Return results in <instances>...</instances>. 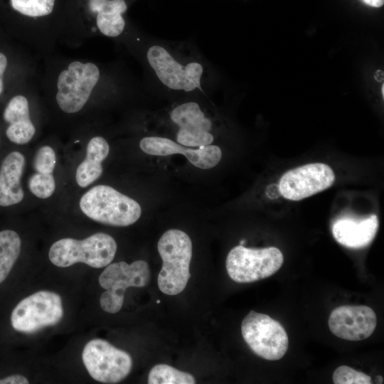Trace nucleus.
<instances>
[{
  "label": "nucleus",
  "instance_id": "obj_4",
  "mask_svg": "<svg viewBox=\"0 0 384 384\" xmlns=\"http://www.w3.org/2000/svg\"><path fill=\"white\" fill-rule=\"evenodd\" d=\"M117 249V242L111 235L97 233L81 240L63 238L55 242L49 250L48 257L53 265L60 267L82 262L94 268H102L111 263Z\"/></svg>",
  "mask_w": 384,
  "mask_h": 384
},
{
  "label": "nucleus",
  "instance_id": "obj_16",
  "mask_svg": "<svg viewBox=\"0 0 384 384\" xmlns=\"http://www.w3.org/2000/svg\"><path fill=\"white\" fill-rule=\"evenodd\" d=\"M26 165L24 156L18 151L9 153L0 168V206L20 203L24 197L21 178Z\"/></svg>",
  "mask_w": 384,
  "mask_h": 384
},
{
  "label": "nucleus",
  "instance_id": "obj_2",
  "mask_svg": "<svg viewBox=\"0 0 384 384\" xmlns=\"http://www.w3.org/2000/svg\"><path fill=\"white\" fill-rule=\"evenodd\" d=\"M80 208L90 219L118 227L134 224L142 214L138 202L107 185L87 191L80 200Z\"/></svg>",
  "mask_w": 384,
  "mask_h": 384
},
{
  "label": "nucleus",
  "instance_id": "obj_28",
  "mask_svg": "<svg viewBox=\"0 0 384 384\" xmlns=\"http://www.w3.org/2000/svg\"><path fill=\"white\" fill-rule=\"evenodd\" d=\"M366 4L373 7H381L384 4V0H362Z\"/></svg>",
  "mask_w": 384,
  "mask_h": 384
},
{
  "label": "nucleus",
  "instance_id": "obj_24",
  "mask_svg": "<svg viewBox=\"0 0 384 384\" xmlns=\"http://www.w3.org/2000/svg\"><path fill=\"white\" fill-rule=\"evenodd\" d=\"M335 384H371V378L347 366L338 367L333 373Z\"/></svg>",
  "mask_w": 384,
  "mask_h": 384
},
{
  "label": "nucleus",
  "instance_id": "obj_25",
  "mask_svg": "<svg viewBox=\"0 0 384 384\" xmlns=\"http://www.w3.org/2000/svg\"><path fill=\"white\" fill-rule=\"evenodd\" d=\"M56 162L55 153L49 146L41 147L36 152L33 159V167L36 172L53 174Z\"/></svg>",
  "mask_w": 384,
  "mask_h": 384
},
{
  "label": "nucleus",
  "instance_id": "obj_17",
  "mask_svg": "<svg viewBox=\"0 0 384 384\" xmlns=\"http://www.w3.org/2000/svg\"><path fill=\"white\" fill-rule=\"evenodd\" d=\"M3 118L9 124L6 135L11 142L25 144L31 140L36 128L30 119L28 102L24 96L16 95L10 100Z\"/></svg>",
  "mask_w": 384,
  "mask_h": 384
},
{
  "label": "nucleus",
  "instance_id": "obj_13",
  "mask_svg": "<svg viewBox=\"0 0 384 384\" xmlns=\"http://www.w3.org/2000/svg\"><path fill=\"white\" fill-rule=\"evenodd\" d=\"M329 327L336 336L347 341H361L373 333L377 324L375 311L364 305H345L334 309Z\"/></svg>",
  "mask_w": 384,
  "mask_h": 384
},
{
  "label": "nucleus",
  "instance_id": "obj_15",
  "mask_svg": "<svg viewBox=\"0 0 384 384\" xmlns=\"http://www.w3.org/2000/svg\"><path fill=\"white\" fill-rule=\"evenodd\" d=\"M378 228V218L375 214L366 218H356L343 216L332 225V234L341 245L349 248H362L374 239Z\"/></svg>",
  "mask_w": 384,
  "mask_h": 384
},
{
  "label": "nucleus",
  "instance_id": "obj_8",
  "mask_svg": "<svg viewBox=\"0 0 384 384\" xmlns=\"http://www.w3.org/2000/svg\"><path fill=\"white\" fill-rule=\"evenodd\" d=\"M63 316V307L59 294L39 291L22 299L11 316L12 327L17 331L31 334L57 324Z\"/></svg>",
  "mask_w": 384,
  "mask_h": 384
},
{
  "label": "nucleus",
  "instance_id": "obj_21",
  "mask_svg": "<svg viewBox=\"0 0 384 384\" xmlns=\"http://www.w3.org/2000/svg\"><path fill=\"white\" fill-rule=\"evenodd\" d=\"M149 384H194V377L166 364H157L149 371Z\"/></svg>",
  "mask_w": 384,
  "mask_h": 384
},
{
  "label": "nucleus",
  "instance_id": "obj_12",
  "mask_svg": "<svg viewBox=\"0 0 384 384\" xmlns=\"http://www.w3.org/2000/svg\"><path fill=\"white\" fill-rule=\"evenodd\" d=\"M169 119L177 127L176 140L178 144L196 148L213 143L212 121L198 103L190 101L175 106L169 112Z\"/></svg>",
  "mask_w": 384,
  "mask_h": 384
},
{
  "label": "nucleus",
  "instance_id": "obj_29",
  "mask_svg": "<svg viewBox=\"0 0 384 384\" xmlns=\"http://www.w3.org/2000/svg\"><path fill=\"white\" fill-rule=\"evenodd\" d=\"M375 381H378V382H376L377 383H383V378L380 375H377Z\"/></svg>",
  "mask_w": 384,
  "mask_h": 384
},
{
  "label": "nucleus",
  "instance_id": "obj_10",
  "mask_svg": "<svg viewBox=\"0 0 384 384\" xmlns=\"http://www.w3.org/2000/svg\"><path fill=\"white\" fill-rule=\"evenodd\" d=\"M100 78V70L93 63H71L58 78L56 101L66 113L80 111L88 100Z\"/></svg>",
  "mask_w": 384,
  "mask_h": 384
},
{
  "label": "nucleus",
  "instance_id": "obj_18",
  "mask_svg": "<svg viewBox=\"0 0 384 384\" xmlns=\"http://www.w3.org/2000/svg\"><path fill=\"white\" fill-rule=\"evenodd\" d=\"M89 9L97 13V26L108 37H117L124 31L125 21L122 17L127 9L124 0H89Z\"/></svg>",
  "mask_w": 384,
  "mask_h": 384
},
{
  "label": "nucleus",
  "instance_id": "obj_1",
  "mask_svg": "<svg viewBox=\"0 0 384 384\" xmlns=\"http://www.w3.org/2000/svg\"><path fill=\"white\" fill-rule=\"evenodd\" d=\"M157 249L162 260L157 279L159 288L166 294L176 295L183 292L191 277V238L181 230L170 229L159 238Z\"/></svg>",
  "mask_w": 384,
  "mask_h": 384
},
{
  "label": "nucleus",
  "instance_id": "obj_20",
  "mask_svg": "<svg viewBox=\"0 0 384 384\" xmlns=\"http://www.w3.org/2000/svg\"><path fill=\"white\" fill-rule=\"evenodd\" d=\"M21 247L18 234L11 230L0 231V284L12 270L17 260Z\"/></svg>",
  "mask_w": 384,
  "mask_h": 384
},
{
  "label": "nucleus",
  "instance_id": "obj_23",
  "mask_svg": "<svg viewBox=\"0 0 384 384\" xmlns=\"http://www.w3.org/2000/svg\"><path fill=\"white\" fill-rule=\"evenodd\" d=\"M30 191L37 198L46 199L52 196L55 189V182L53 174L36 172L28 180Z\"/></svg>",
  "mask_w": 384,
  "mask_h": 384
},
{
  "label": "nucleus",
  "instance_id": "obj_3",
  "mask_svg": "<svg viewBox=\"0 0 384 384\" xmlns=\"http://www.w3.org/2000/svg\"><path fill=\"white\" fill-rule=\"evenodd\" d=\"M146 59L157 79L169 90L191 92L202 89L205 68L198 60L183 59L159 44L148 48Z\"/></svg>",
  "mask_w": 384,
  "mask_h": 384
},
{
  "label": "nucleus",
  "instance_id": "obj_9",
  "mask_svg": "<svg viewBox=\"0 0 384 384\" xmlns=\"http://www.w3.org/2000/svg\"><path fill=\"white\" fill-rule=\"evenodd\" d=\"M82 358L90 375L103 383L120 382L129 374L132 367V359L127 352L101 338L87 343Z\"/></svg>",
  "mask_w": 384,
  "mask_h": 384
},
{
  "label": "nucleus",
  "instance_id": "obj_22",
  "mask_svg": "<svg viewBox=\"0 0 384 384\" xmlns=\"http://www.w3.org/2000/svg\"><path fill=\"white\" fill-rule=\"evenodd\" d=\"M55 0H10L12 8L23 15L38 17L50 14Z\"/></svg>",
  "mask_w": 384,
  "mask_h": 384
},
{
  "label": "nucleus",
  "instance_id": "obj_5",
  "mask_svg": "<svg viewBox=\"0 0 384 384\" xmlns=\"http://www.w3.org/2000/svg\"><path fill=\"white\" fill-rule=\"evenodd\" d=\"M284 257L278 248H248L240 245L226 258L229 277L238 283H250L269 277L282 267Z\"/></svg>",
  "mask_w": 384,
  "mask_h": 384
},
{
  "label": "nucleus",
  "instance_id": "obj_11",
  "mask_svg": "<svg viewBox=\"0 0 384 384\" xmlns=\"http://www.w3.org/2000/svg\"><path fill=\"white\" fill-rule=\"evenodd\" d=\"M335 181L332 169L324 163H311L285 172L279 191L286 199L301 201L329 188Z\"/></svg>",
  "mask_w": 384,
  "mask_h": 384
},
{
  "label": "nucleus",
  "instance_id": "obj_19",
  "mask_svg": "<svg viewBox=\"0 0 384 384\" xmlns=\"http://www.w3.org/2000/svg\"><path fill=\"white\" fill-rule=\"evenodd\" d=\"M109 152V144L103 137L97 136L89 141L85 159L78 166L75 173L76 182L79 186L85 188L100 177L103 171L102 162Z\"/></svg>",
  "mask_w": 384,
  "mask_h": 384
},
{
  "label": "nucleus",
  "instance_id": "obj_26",
  "mask_svg": "<svg viewBox=\"0 0 384 384\" xmlns=\"http://www.w3.org/2000/svg\"><path fill=\"white\" fill-rule=\"evenodd\" d=\"M28 379L21 375H11L0 378V384H28Z\"/></svg>",
  "mask_w": 384,
  "mask_h": 384
},
{
  "label": "nucleus",
  "instance_id": "obj_14",
  "mask_svg": "<svg viewBox=\"0 0 384 384\" xmlns=\"http://www.w3.org/2000/svg\"><path fill=\"white\" fill-rule=\"evenodd\" d=\"M140 149L146 154L166 156L172 154H183L194 166L201 169L215 167L220 162L222 151L216 145L202 147H184L175 141L159 136L145 137L140 140Z\"/></svg>",
  "mask_w": 384,
  "mask_h": 384
},
{
  "label": "nucleus",
  "instance_id": "obj_7",
  "mask_svg": "<svg viewBox=\"0 0 384 384\" xmlns=\"http://www.w3.org/2000/svg\"><path fill=\"white\" fill-rule=\"evenodd\" d=\"M241 331L250 348L264 359L279 360L288 349L289 338L285 329L267 314L250 311L242 321Z\"/></svg>",
  "mask_w": 384,
  "mask_h": 384
},
{
  "label": "nucleus",
  "instance_id": "obj_31",
  "mask_svg": "<svg viewBox=\"0 0 384 384\" xmlns=\"http://www.w3.org/2000/svg\"><path fill=\"white\" fill-rule=\"evenodd\" d=\"M245 242V240H242L240 241V245H243Z\"/></svg>",
  "mask_w": 384,
  "mask_h": 384
},
{
  "label": "nucleus",
  "instance_id": "obj_6",
  "mask_svg": "<svg viewBox=\"0 0 384 384\" xmlns=\"http://www.w3.org/2000/svg\"><path fill=\"white\" fill-rule=\"evenodd\" d=\"M149 279L150 270L144 260L131 264L124 261L110 263L99 277L100 285L106 289L100 299L102 309L108 313H117L122 306L126 289L144 287Z\"/></svg>",
  "mask_w": 384,
  "mask_h": 384
},
{
  "label": "nucleus",
  "instance_id": "obj_27",
  "mask_svg": "<svg viewBox=\"0 0 384 384\" xmlns=\"http://www.w3.org/2000/svg\"><path fill=\"white\" fill-rule=\"evenodd\" d=\"M6 65H7V58L4 53H0V95L1 94L4 90L3 77H4V73L5 72V70L6 68Z\"/></svg>",
  "mask_w": 384,
  "mask_h": 384
},
{
  "label": "nucleus",
  "instance_id": "obj_30",
  "mask_svg": "<svg viewBox=\"0 0 384 384\" xmlns=\"http://www.w3.org/2000/svg\"><path fill=\"white\" fill-rule=\"evenodd\" d=\"M381 90H382V95L383 97L384 96V84L382 85Z\"/></svg>",
  "mask_w": 384,
  "mask_h": 384
}]
</instances>
